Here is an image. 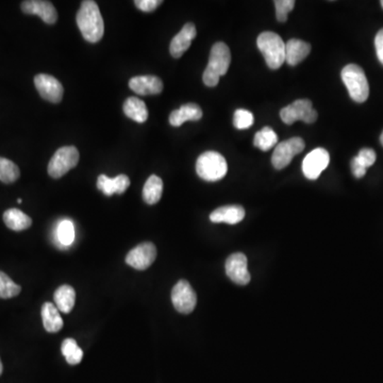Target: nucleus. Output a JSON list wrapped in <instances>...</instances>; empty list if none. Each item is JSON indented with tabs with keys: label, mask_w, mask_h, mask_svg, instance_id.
Wrapping results in <instances>:
<instances>
[{
	"label": "nucleus",
	"mask_w": 383,
	"mask_h": 383,
	"mask_svg": "<svg viewBox=\"0 0 383 383\" xmlns=\"http://www.w3.org/2000/svg\"><path fill=\"white\" fill-rule=\"evenodd\" d=\"M305 141L302 138H292L277 144L271 157V163L276 170H283L291 163L293 158L305 149Z\"/></svg>",
	"instance_id": "8"
},
{
	"label": "nucleus",
	"mask_w": 383,
	"mask_h": 383,
	"mask_svg": "<svg viewBox=\"0 0 383 383\" xmlns=\"http://www.w3.org/2000/svg\"><path fill=\"white\" fill-rule=\"evenodd\" d=\"M76 20L86 41L98 43L104 37V20L98 4L93 0L82 1Z\"/></svg>",
	"instance_id": "1"
},
{
	"label": "nucleus",
	"mask_w": 383,
	"mask_h": 383,
	"mask_svg": "<svg viewBox=\"0 0 383 383\" xmlns=\"http://www.w3.org/2000/svg\"><path fill=\"white\" fill-rule=\"evenodd\" d=\"M310 52V44L300 39H291L285 44V62L295 66L302 62Z\"/></svg>",
	"instance_id": "20"
},
{
	"label": "nucleus",
	"mask_w": 383,
	"mask_h": 383,
	"mask_svg": "<svg viewBox=\"0 0 383 383\" xmlns=\"http://www.w3.org/2000/svg\"><path fill=\"white\" fill-rule=\"evenodd\" d=\"M35 84L42 98L47 102L59 104L62 100L64 88L61 82L54 76L39 73L35 77Z\"/></svg>",
	"instance_id": "10"
},
{
	"label": "nucleus",
	"mask_w": 383,
	"mask_h": 383,
	"mask_svg": "<svg viewBox=\"0 0 383 383\" xmlns=\"http://www.w3.org/2000/svg\"><path fill=\"white\" fill-rule=\"evenodd\" d=\"M342 79L350 98L355 102H366L370 96V86L363 69L357 64H348L343 69Z\"/></svg>",
	"instance_id": "5"
},
{
	"label": "nucleus",
	"mask_w": 383,
	"mask_h": 383,
	"mask_svg": "<svg viewBox=\"0 0 383 383\" xmlns=\"http://www.w3.org/2000/svg\"><path fill=\"white\" fill-rule=\"evenodd\" d=\"M42 319H43V325L46 331L56 334L62 329L63 319L56 305L45 302L42 308Z\"/></svg>",
	"instance_id": "21"
},
{
	"label": "nucleus",
	"mask_w": 383,
	"mask_h": 383,
	"mask_svg": "<svg viewBox=\"0 0 383 383\" xmlns=\"http://www.w3.org/2000/svg\"><path fill=\"white\" fill-rule=\"evenodd\" d=\"M61 350H62L63 355L71 365L79 364L82 358H83V351L78 346L77 342L73 338H66V340L63 341Z\"/></svg>",
	"instance_id": "29"
},
{
	"label": "nucleus",
	"mask_w": 383,
	"mask_h": 383,
	"mask_svg": "<svg viewBox=\"0 0 383 383\" xmlns=\"http://www.w3.org/2000/svg\"><path fill=\"white\" fill-rule=\"evenodd\" d=\"M231 63V52L228 46L223 42L214 44L210 52L209 63L204 71V83L214 88L220 82V78L226 75Z\"/></svg>",
	"instance_id": "2"
},
{
	"label": "nucleus",
	"mask_w": 383,
	"mask_h": 383,
	"mask_svg": "<svg viewBox=\"0 0 383 383\" xmlns=\"http://www.w3.org/2000/svg\"><path fill=\"white\" fill-rule=\"evenodd\" d=\"M124 113L126 117L139 124L145 123L148 119V110L146 104L140 98H129L124 102Z\"/></svg>",
	"instance_id": "22"
},
{
	"label": "nucleus",
	"mask_w": 383,
	"mask_h": 383,
	"mask_svg": "<svg viewBox=\"0 0 383 383\" xmlns=\"http://www.w3.org/2000/svg\"><path fill=\"white\" fill-rule=\"evenodd\" d=\"M245 218V210L241 206H225L218 208L210 214V220L216 224L235 225L241 223Z\"/></svg>",
	"instance_id": "18"
},
{
	"label": "nucleus",
	"mask_w": 383,
	"mask_h": 383,
	"mask_svg": "<svg viewBox=\"0 0 383 383\" xmlns=\"http://www.w3.org/2000/svg\"><path fill=\"white\" fill-rule=\"evenodd\" d=\"M376 153L372 148H363L360 151L359 155L353 158L360 165L363 166L367 170V167L372 166L376 162Z\"/></svg>",
	"instance_id": "33"
},
{
	"label": "nucleus",
	"mask_w": 383,
	"mask_h": 383,
	"mask_svg": "<svg viewBox=\"0 0 383 383\" xmlns=\"http://www.w3.org/2000/svg\"><path fill=\"white\" fill-rule=\"evenodd\" d=\"M259 50L262 52L271 69H278L285 62V43L277 33L265 31L257 40Z\"/></svg>",
	"instance_id": "3"
},
{
	"label": "nucleus",
	"mask_w": 383,
	"mask_h": 383,
	"mask_svg": "<svg viewBox=\"0 0 383 383\" xmlns=\"http://www.w3.org/2000/svg\"><path fill=\"white\" fill-rule=\"evenodd\" d=\"M130 185V179L126 175H119L115 178H109L106 175H100L98 179V189L106 196L113 194H123Z\"/></svg>",
	"instance_id": "17"
},
{
	"label": "nucleus",
	"mask_w": 383,
	"mask_h": 383,
	"mask_svg": "<svg viewBox=\"0 0 383 383\" xmlns=\"http://www.w3.org/2000/svg\"><path fill=\"white\" fill-rule=\"evenodd\" d=\"M56 241L62 248L69 247L75 241V227L69 220H61L56 229Z\"/></svg>",
	"instance_id": "26"
},
{
	"label": "nucleus",
	"mask_w": 383,
	"mask_h": 383,
	"mask_svg": "<svg viewBox=\"0 0 383 383\" xmlns=\"http://www.w3.org/2000/svg\"><path fill=\"white\" fill-rule=\"evenodd\" d=\"M79 162V151L76 147H61L54 153L48 164V174L54 179L64 176Z\"/></svg>",
	"instance_id": "6"
},
{
	"label": "nucleus",
	"mask_w": 383,
	"mask_h": 383,
	"mask_svg": "<svg viewBox=\"0 0 383 383\" xmlns=\"http://www.w3.org/2000/svg\"><path fill=\"white\" fill-rule=\"evenodd\" d=\"M196 27L193 23H187L178 35L170 42V52L174 58L179 59L189 49L193 40L196 37Z\"/></svg>",
	"instance_id": "15"
},
{
	"label": "nucleus",
	"mask_w": 383,
	"mask_h": 383,
	"mask_svg": "<svg viewBox=\"0 0 383 383\" xmlns=\"http://www.w3.org/2000/svg\"><path fill=\"white\" fill-rule=\"evenodd\" d=\"M54 305H56L60 312L69 313L75 306V290H73V286L64 284L54 292Z\"/></svg>",
	"instance_id": "23"
},
{
	"label": "nucleus",
	"mask_w": 383,
	"mask_h": 383,
	"mask_svg": "<svg viewBox=\"0 0 383 383\" xmlns=\"http://www.w3.org/2000/svg\"><path fill=\"white\" fill-rule=\"evenodd\" d=\"M172 302L175 309L182 314H189L194 311L197 304V296L191 284L180 280L172 291Z\"/></svg>",
	"instance_id": "9"
},
{
	"label": "nucleus",
	"mask_w": 383,
	"mask_h": 383,
	"mask_svg": "<svg viewBox=\"0 0 383 383\" xmlns=\"http://www.w3.org/2000/svg\"><path fill=\"white\" fill-rule=\"evenodd\" d=\"M226 273L231 281L239 285H246L250 282V273L248 271L247 258L242 252H235L228 257L226 261Z\"/></svg>",
	"instance_id": "13"
},
{
	"label": "nucleus",
	"mask_w": 383,
	"mask_h": 383,
	"mask_svg": "<svg viewBox=\"0 0 383 383\" xmlns=\"http://www.w3.org/2000/svg\"><path fill=\"white\" fill-rule=\"evenodd\" d=\"M157 258V248L153 243L140 244L130 250L126 257V263L139 271L148 269Z\"/></svg>",
	"instance_id": "12"
},
{
	"label": "nucleus",
	"mask_w": 383,
	"mask_h": 383,
	"mask_svg": "<svg viewBox=\"0 0 383 383\" xmlns=\"http://www.w3.org/2000/svg\"><path fill=\"white\" fill-rule=\"evenodd\" d=\"M18 203L20 204H20H22V199H18Z\"/></svg>",
	"instance_id": "39"
},
{
	"label": "nucleus",
	"mask_w": 383,
	"mask_h": 383,
	"mask_svg": "<svg viewBox=\"0 0 383 383\" xmlns=\"http://www.w3.org/2000/svg\"><path fill=\"white\" fill-rule=\"evenodd\" d=\"M163 193V181L160 177L151 175L143 187V199L148 205L159 203Z\"/></svg>",
	"instance_id": "24"
},
{
	"label": "nucleus",
	"mask_w": 383,
	"mask_h": 383,
	"mask_svg": "<svg viewBox=\"0 0 383 383\" xmlns=\"http://www.w3.org/2000/svg\"><path fill=\"white\" fill-rule=\"evenodd\" d=\"M276 18L278 22L284 23L288 20L290 12L294 9L295 1L294 0H276Z\"/></svg>",
	"instance_id": "32"
},
{
	"label": "nucleus",
	"mask_w": 383,
	"mask_h": 383,
	"mask_svg": "<svg viewBox=\"0 0 383 383\" xmlns=\"http://www.w3.org/2000/svg\"><path fill=\"white\" fill-rule=\"evenodd\" d=\"M20 168L11 160L0 157V181L4 183H13L20 178Z\"/></svg>",
	"instance_id": "28"
},
{
	"label": "nucleus",
	"mask_w": 383,
	"mask_h": 383,
	"mask_svg": "<svg viewBox=\"0 0 383 383\" xmlns=\"http://www.w3.org/2000/svg\"><path fill=\"white\" fill-rule=\"evenodd\" d=\"M381 6H382V8H383V0L382 1H381Z\"/></svg>",
	"instance_id": "40"
},
{
	"label": "nucleus",
	"mask_w": 383,
	"mask_h": 383,
	"mask_svg": "<svg viewBox=\"0 0 383 383\" xmlns=\"http://www.w3.org/2000/svg\"><path fill=\"white\" fill-rule=\"evenodd\" d=\"M3 363H1V360H0V375L3 374Z\"/></svg>",
	"instance_id": "37"
},
{
	"label": "nucleus",
	"mask_w": 383,
	"mask_h": 383,
	"mask_svg": "<svg viewBox=\"0 0 383 383\" xmlns=\"http://www.w3.org/2000/svg\"><path fill=\"white\" fill-rule=\"evenodd\" d=\"M280 117L286 125H293L297 121L313 124L317 122V112L313 109V105L310 100H298L290 106L284 107L280 111Z\"/></svg>",
	"instance_id": "7"
},
{
	"label": "nucleus",
	"mask_w": 383,
	"mask_h": 383,
	"mask_svg": "<svg viewBox=\"0 0 383 383\" xmlns=\"http://www.w3.org/2000/svg\"><path fill=\"white\" fill-rule=\"evenodd\" d=\"M197 175L208 182H216L226 176L228 164L226 159L216 151H206L196 162Z\"/></svg>",
	"instance_id": "4"
},
{
	"label": "nucleus",
	"mask_w": 383,
	"mask_h": 383,
	"mask_svg": "<svg viewBox=\"0 0 383 383\" xmlns=\"http://www.w3.org/2000/svg\"><path fill=\"white\" fill-rule=\"evenodd\" d=\"M329 153L326 149H313L306 155L302 162V172L309 180H317L329 165Z\"/></svg>",
	"instance_id": "11"
},
{
	"label": "nucleus",
	"mask_w": 383,
	"mask_h": 383,
	"mask_svg": "<svg viewBox=\"0 0 383 383\" xmlns=\"http://www.w3.org/2000/svg\"><path fill=\"white\" fill-rule=\"evenodd\" d=\"M277 144L278 136L271 128L264 127L260 131L257 132L254 136V145L261 151H271V148L277 146Z\"/></svg>",
	"instance_id": "27"
},
{
	"label": "nucleus",
	"mask_w": 383,
	"mask_h": 383,
	"mask_svg": "<svg viewBox=\"0 0 383 383\" xmlns=\"http://www.w3.org/2000/svg\"><path fill=\"white\" fill-rule=\"evenodd\" d=\"M380 142H381V145H382V146H383V131H382V134H381V136H380Z\"/></svg>",
	"instance_id": "38"
},
{
	"label": "nucleus",
	"mask_w": 383,
	"mask_h": 383,
	"mask_svg": "<svg viewBox=\"0 0 383 383\" xmlns=\"http://www.w3.org/2000/svg\"><path fill=\"white\" fill-rule=\"evenodd\" d=\"M203 117V110L196 104H187L177 110L172 111L170 115V124L174 127H180L187 121L199 122Z\"/></svg>",
	"instance_id": "19"
},
{
	"label": "nucleus",
	"mask_w": 383,
	"mask_h": 383,
	"mask_svg": "<svg viewBox=\"0 0 383 383\" xmlns=\"http://www.w3.org/2000/svg\"><path fill=\"white\" fill-rule=\"evenodd\" d=\"M20 291H22V288L18 284L12 281L9 276L0 271V298L9 300V298L16 297Z\"/></svg>",
	"instance_id": "30"
},
{
	"label": "nucleus",
	"mask_w": 383,
	"mask_h": 383,
	"mask_svg": "<svg viewBox=\"0 0 383 383\" xmlns=\"http://www.w3.org/2000/svg\"><path fill=\"white\" fill-rule=\"evenodd\" d=\"M134 5L141 11L149 13L158 9L162 5V1L161 0H136L134 1Z\"/></svg>",
	"instance_id": "34"
},
{
	"label": "nucleus",
	"mask_w": 383,
	"mask_h": 383,
	"mask_svg": "<svg viewBox=\"0 0 383 383\" xmlns=\"http://www.w3.org/2000/svg\"><path fill=\"white\" fill-rule=\"evenodd\" d=\"M351 170H353L355 178H362V177H364V175L366 174V168L360 165L355 159H353V161H351Z\"/></svg>",
	"instance_id": "36"
},
{
	"label": "nucleus",
	"mask_w": 383,
	"mask_h": 383,
	"mask_svg": "<svg viewBox=\"0 0 383 383\" xmlns=\"http://www.w3.org/2000/svg\"><path fill=\"white\" fill-rule=\"evenodd\" d=\"M129 88L141 96L158 95L163 90V82L157 76H136L130 79Z\"/></svg>",
	"instance_id": "16"
},
{
	"label": "nucleus",
	"mask_w": 383,
	"mask_h": 383,
	"mask_svg": "<svg viewBox=\"0 0 383 383\" xmlns=\"http://www.w3.org/2000/svg\"><path fill=\"white\" fill-rule=\"evenodd\" d=\"M4 222L8 228L14 231H23L33 225V220L18 209H9L4 213Z\"/></svg>",
	"instance_id": "25"
},
{
	"label": "nucleus",
	"mask_w": 383,
	"mask_h": 383,
	"mask_svg": "<svg viewBox=\"0 0 383 383\" xmlns=\"http://www.w3.org/2000/svg\"><path fill=\"white\" fill-rule=\"evenodd\" d=\"M375 47H376L377 57L381 64L383 65V29L379 30L375 39Z\"/></svg>",
	"instance_id": "35"
},
{
	"label": "nucleus",
	"mask_w": 383,
	"mask_h": 383,
	"mask_svg": "<svg viewBox=\"0 0 383 383\" xmlns=\"http://www.w3.org/2000/svg\"><path fill=\"white\" fill-rule=\"evenodd\" d=\"M20 8H22V11L25 14L40 16L42 20L48 25L56 24L57 20H58L56 8L50 1L27 0V1H23Z\"/></svg>",
	"instance_id": "14"
},
{
	"label": "nucleus",
	"mask_w": 383,
	"mask_h": 383,
	"mask_svg": "<svg viewBox=\"0 0 383 383\" xmlns=\"http://www.w3.org/2000/svg\"><path fill=\"white\" fill-rule=\"evenodd\" d=\"M254 115L245 109H237L233 117V125L237 129L245 130L254 125Z\"/></svg>",
	"instance_id": "31"
}]
</instances>
